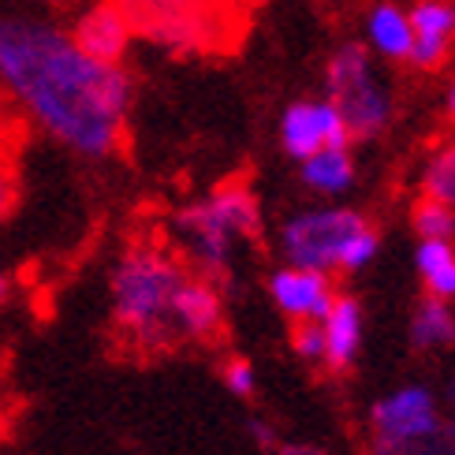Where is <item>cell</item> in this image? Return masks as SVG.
I'll use <instances>...</instances> for the list:
<instances>
[{
  "instance_id": "obj_27",
  "label": "cell",
  "mask_w": 455,
  "mask_h": 455,
  "mask_svg": "<svg viewBox=\"0 0 455 455\" xmlns=\"http://www.w3.org/2000/svg\"><path fill=\"white\" fill-rule=\"evenodd\" d=\"M444 105H448V116L455 120V79H451V86H448V101H444Z\"/></svg>"
},
{
  "instance_id": "obj_22",
  "label": "cell",
  "mask_w": 455,
  "mask_h": 455,
  "mask_svg": "<svg viewBox=\"0 0 455 455\" xmlns=\"http://www.w3.org/2000/svg\"><path fill=\"white\" fill-rule=\"evenodd\" d=\"M246 433H251V441H254L261 451H273V448L280 444V433L273 429L269 419H251V422H246Z\"/></svg>"
},
{
  "instance_id": "obj_20",
  "label": "cell",
  "mask_w": 455,
  "mask_h": 455,
  "mask_svg": "<svg viewBox=\"0 0 455 455\" xmlns=\"http://www.w3.org/2000/svg\"><path fill=\"white\" fill-rule=\"evenodd\" d=\"M220 377H224V388L239 395V400H254L258 395V370L251 358H228V363L220 366Z\"/></svg>"
},
{
  "instance_id": "obj_12",
  "label": "cell",
  "mask_w": 455,
  "mask_h": 455,
  "mask_svg": "<svg viewBox=\"0 0 455 455\" xmlns=\"http://www.w3.org/2000/svg\"><path fill=\"white\" fill-rule=\"evenodd\" d=\"M321 336H325V366L329 373H347L358 355H363V339H366V317H363V302L355 295L339 291L332 299L329 314L321 317Z\"/></svg>"
},
{
  "instance_id": "obj_24",
  "label": "cell",
  "mask_w": 455,
  "mask_h": 455,
  "mask_svg": "<svg viewBox=\"0 0 455 455\" xmlns=\"http://www.w3.org/2000/svg\"><path fill=\"white\" fill-rule=\"evenodd\" d=\"M441 395V414H444V426L455 433V373L444 381V388L437 392Z\"/></svg>"
},
{
  "instance_id": "obj_23",
  "label": "cell",
  "mask_w": 455,
  "mask_h": 455,
  "mask_svg": "<svg viewBox=\"0 0 455 455\" xmlns=\"http://www.w3.org/2000/svg\"><path fill=\"white\" fill-rule=\"evenodd\" d=\"M15 198H19V191H15V180H12L8 168H0V224H4V220L12 217V210H15Z\"/></svg>"
},
{
  "instance_id": "obj_16",
  "label": "cell",
  "mask_w": 455,
  "mask_h": 455,
  "mask_svg": "<svg viewBox=\"0 0 455 455\" xmlns=\"http://www.w3.org/2000/svg\"><path fill=\"white\" fill-rule=\"evenodd\" d=\"M414 269L429 299L455 302V243L444 239H419L414 246Z\"/></svg>"
},
{
  "instance_id": "obj_25",
  "label": "cell",
  "mask_w": 455,
  "mask_h": 455,
  "mask_svg": "<svg viewBox=\"0 0 455 455\" xmlns=\"http://www.w3.org/2000/svg\"><path fill=\"white\" fill-rule=\"evenodd\" d=\"M273 455H329V451L317 444H307V441H288V444H276Z\"/></svg>"
},
{
  "instance_id": "obj_7",
  "label": "cell",
  "mask_w": 455,
  "mask_h": 455,
  "mask_svg": "<svg viewBox=\"0 0 455 455\" xmlns=\"http://www.w3.org/2000/svg\"><path fill=\"white\" fill-rule=\"evenodd\" d=\"M280 146L291 161H307L317 149H347L351 135L329 98H302L280 112Z\"/></svg>"
},
{
  "instance_id": "obj_9",
  "label": "cell",
  "mask_w": 455,
  "mask_h": 455,
  "mask_svg": "<svg viewBox=\"0 0 455 455\" xmlns=\"http://www.w3.org/2000/svg\"><path fill=\"white\" fill-rule=\"evenodd\" d=\"M411 19V56L407 64L419 71H437L455 45V0H414Z\"/></svg>"
},
{
  "instance_id": "obj_6",
  "label": "cell",
  "mask_w": 455,
  "mask_h": 455,
  "mask_svg": "<svg viewBox=\"0 0 455 455\" xmlns=\"http://www.w3.org/2000/svg\"><path fill=\"white\" fill-rule=\"evenodd\" d=\"M325 98L339 108L351 142L381 139L392 127L395 101L392 90L373 68V56L363 42L336 45L325 64Z\"/></svg>"
},
{
  "instance_id": "obj_3",
  "label": "cell",
  "mask_w": 455,
  "mask_h": 455,
  "mask_svg": "<svg viewBox=\"0 0 455 455\" xmlns=\"http://www.w3.org/2000/svg\"><path fill=\"white\" fill-rule=\"evenodd\" d=\"M276 251L283 265L314 269L325 276H355L381 254V232L373 220L344 202H321L295 210L280 220Z\"/></svg>"
},
{
  "instance_id": "obj_5",
  "label": "cell",
  "mask_w": 455,
  "mask_h": 455,
  "mask_svg": "<svg viewBox=\"0 0 455 455\" xmlns=\"http://www.w3.org/2000/svg\"><path fill=\"white\" fill-rule=\"evenodd\" d=\"M131 34L146 37L168 52H213L228 45L235 30L228 0H112Z\"/></svg>"
},
{
  "instance_id": "obj_10",
  "label": "cell",
  "mask_w": 455,
  "mask_h": 455,
  "mask_svg": "<svg viewBox=\"0 0 455 455\" xmlns=\"http://www.w3.org/2000/svg\"><path fill=\"white\" fill-rule=\"evenodd\" d=\"M172 325L176 339L183 344H213L224 332V295L213 280L205 276H187L176 291V307H172Z\"/></svg>"
},
{
  "instance_id": "obj_14",
  "label": "cell",
  "mask_w": 455,
  "mask_h": 455,
  "mask_svg": "<svg viewBox=\"0 0 455 455\" xmlns=\"http://www.w3.org/2000/svg\"><path fill=\"white\" fill-rule=\"evenodd\" d=\"M363 45L381 56V60L407 64V56H411V19H407V8L392 4V0L373 4L370 15H366V42Z\"/></svg>"
},
{
  "instance_id": "obj_2",
  "label": "cell",
  "mask_w": 455,
  "mask_h": 455,
  "mask_svg": "<svg viewBox=\"0 0 455 455\" xmlns=\"http://www.w3.org/2000/svg\"><path fill=\"white\" fill-rule=\"evenodd\" d=\"M187 265L161 243H131L108 273L112 325L139 351H168L176 339L172 307Z\"/></svg>"
},
{
  "instance_id": "obj_19",
  "label": "cell",
  "mask_w": 455,
  "mask_h": 455,
  "mask_svg": "<svg viewBox=\"0 0 455 455\" xmlns=\"http://www.w3.org/2000/svg\"><path fill=\"white\" fill-rule=\"evenodd\" d=\"M411 228L419 239H444L455 243V210L444 202H433V198H419L411 210Z\"/></svg>"
},
{
  "instance_id": "obj_13",
  "label": "cell",
  "mask_w": 455,
  "mask_h": 455,
  "mask_svg": "<svg viewBox=\"0 0 455 455\" xmlns=\"http://www.w3.org/2000/svg\"><path fill=\"white\" fill-rule=\"evenodd\" d=\"M299 180L310 195L325 198V202H339L358 180L351 146L347 149H317L307 161H299Z\"/></svg>"
},
{
  "instance_id": "obj_1",
  "label": "cell",
  "mask_w": 455,
  "mask_h": 455,
  "mask_svg": "<svg viewBox=\"0 0 455 455\" xmlns=\"http://www.w3.org/2000/svg\"><path fill=\"white\" fill-rule=\"evenodd\" d=\"M0 86L64 149L86 161L120 154L135 83L124 64H101L49 19L0 12Z\"/></svg>"
},
{
  "instance_id": "obj_11",
  "label": "cell",
  "mask_w": 455,
  "mask_h": 455,
  "mask_svg": "<svg viewBox=\"0 0 455 455\" xmlns=\"http://www.w3.org/2000/svg\"><path fill=\"white\" fill-rule=\"evenodd\" d=\"M68 34L90 60H101V64H124V56L131 49V37H135L127 27L124 12L112 4V0H98V4L83 8L79 15H75V27Z\"/></svg>"
},
{
  "instance_id": "obj_8",
  "label": "cell",
  "mask_w": 455,
  "mask_h": 455,
  "mask_svg": "<svg viewBox=\"0 0 455 455\" xmlns=\"http://www.w3.org/2000/svg\"><path fill=\"white\" fill-rule=\"evenodd\" d=\"M269 288L273 307L291 321V325H302V321H321L329 314L332 299L339 295L332 276L325 273H314V269H299V265H276L265 280Z\"/></svg>"
},
{
  "instance_id": "obj_17",
  "label": "cell",
  "mask_w": 455,
  "mask_h": 455,
  "mask_svg": "<svg viewBox=\"0 0 455 455\" xmlns=\"http://www.w3.org/2000/svg\"><path fill=\"white\" fill-rule=\"evenodd\" d=\"M366 455H455V433L448 426H433L407 437H370Z\"/></svg>"
},
{
  "instance_id": "obj_21",
  "label": "cell",
  "mask_w": 455,
  "mask_h": 455,
  "mask_svg": "<svg viewBox=\"0 0 455 455\" xmlns=\"http://www.w3.org/2000/svg\"><path fill=\"white\" fill-rule=\"evenodd\" d=\"M291 351L302 358V363H314V366L325 363V336H321V321H302V325H291Z\"/></svg>"
},
{
  "instance_id": "obj_18",
  "label": "cell",
  "mask_w": 455,
  "mask_h": 455,
  "mask_svg": "<svg viewBox=\"0 0 455 455\" xmlns=\"http://www.w3.org/2000/svg\"><path fill=\"white\" fill-rule=\"evenodd\" d=\"M419 191H422V198L444 202L455 210V139L429 154V161L422 164V176H419Z\"/></svg>"
},
{
  "instance_id": "obj_26",
  "label": "cell",
  "mask_w": 455,
  "mask_h": 455,
  "mask_svg": "<svg viewBox=\"0 0 455 455\" xmlns=\"http://www.w3.org/2000/svg\"><path fill=\"white\" fill-rule=\"evenodd\" d=\"M8 295H12V276H8L4 269H0V307L8 302Z\"/></svg>"
},
{
  "instance_id": "obj_4",
  "label": "cell",
  "mask_w": 455,
  "mask_h": 455,
  "mask_svg": "<svg viewBox=\"0 0 455 455\" xmlns=\"http://www.w3.org/2000/svg\"><path fill=\"white\" fill-rule=\"evenodd\" d=\"M172 235L195 261L198 276L213 283L228 280L239 243H254L261 235V202L246 183H224L176 210Z\"/></svg>"
},
{
  "instance_id": "obj_15",
  "label": "cell",
  "mask_w": 455,
  "mask_h": 455,
  "mask_svg": "<svg viewBox=\"0 0 455 455\" xmlns=\"http://www.w3.org/2000/svg\"><path fill=\"white\" fill-rule=\"evenodd\" d=\"M407 336H411V347L422 351V355L451 351L455 347V302H441V299L422 295L411 310Z\"/></svg>"
}]
</instances>
